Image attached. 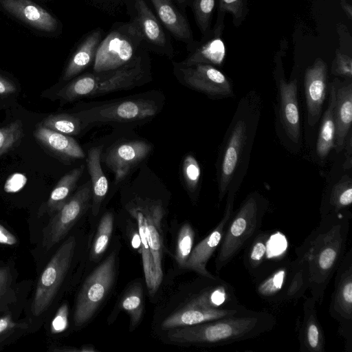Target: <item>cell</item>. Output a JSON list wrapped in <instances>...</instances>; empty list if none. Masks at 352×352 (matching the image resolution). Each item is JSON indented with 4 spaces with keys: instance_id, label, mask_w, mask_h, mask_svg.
<instances>
[{
    "instance_id": "6da1fadb",
    "label": "cell",
    "mask_w": 352,
    "mask_h": 352,
    "mask_svg": "<svg viewBox=\"0 0 352 352\" xmlns=\"http://www.w3.org/2000/svg\"><path fill=\"white\" fill-rule=\"evenodd\" d=\"M351 214L320 217L318 225L296 248V258L309 278V289L322 304L325 291L346 252Z\"/></svg>"
},
{
    "instance_id": "7a4b0ae2",
    "label": "cell",
    "mask_w": 352,
    "mask_h": 352,
    "mask_svg": "<svg viewBox=\"0 0 352 352\" xmlns=\"http://www.w3.org/2000/svg\"><path fill=\"white\" fill-rule=\"evenodd\" d=\"M258 97L252 92L242 98L226 133L218 158L219 200L237 192L247 168L260 115Z\"/></svg>"
},
{
    "instance_id": "3957f363",
    "label": "cell",
    "mask_w": 352,
    "mask_h": 352,
    "mask_svg": "<svg viewBox=\"0 0 352 352\" xmlns=\"http://www.w3.org/2000/svg\"><path fill=\"white\" fill-rule=\"evenodd\" d=\"M276 324L272 314L249 309L195 325L174 328L168 336L180 343L221 346L260 336L271 331Z\"/></svg>"
},
{
    "instance_id": "277c9868",
    "label": "cell",
    "mask_w": 352,
    "mask_h": 352,
    "mask_svg": "<svg viewBox=\"0 0 352 352\" xmlns=\"http://www.w3.org/2000/svg\"><path fill=\"white\" fill-rule=\"evenodd\" d=\"M147 72L142 56L116 69L83 74L58 92L63 100L71 102L84 98L98 97L111 92L126 90L146 82Z\"/></svg>"
},
{
    "instance_id": "5b68a950",
    "label": "cell",
    "mask_w": 352,
    "mask_h": 352,
    "mask_svg": "<svg viewBox=\"0 0 352 352\" xmlns=\"http://www.w3.org/2000/svg\"><path fill=\"white\" fill-rule=\"evenodd\" d=\"M253 278L257 295L272 304L296 302L309 289L307 274L296 258L265 265Z\"/></svg>"
},
{
    "instance_id": "8992f818",
    "label": "cell",
    "mask_w": 352,
    "mask_h": 352,
    "mask_svg": "<svg viewBox=\"0 0 352 352\" xmlns=\"http://www.w3.org/2000/svg\"><path fill=\"white\" fill-rule=\"evenodd\" d=\"M269 201L258 192L248 195L227 226L215 259V269L219 272L245 247L259 232Z\"/></svg>"
},
{
    "instance_id": "52a82bcc",
    "label": "cell",
    "mask_w": 352,
    "mask_h": 352,
    "mask_svg": "<svg viewBox=\"0 0 352 352\" xmlns=\"http://www.w3.org/2000/svg\"><path fill=\"white\" fill-rule=\"evenodd\" d=\"M144 38L134 21L111 32L100 41L94 58L93 69L100 72L116 69L135 58Z\"/></svg>"
},
{
    "instance_id": "ba28073f",
    "label": "cell",
    "mask_w": 352,
    "mask_h": 352,
    "mask_svg": "<svg viewBox=\"0 0 352 352\" xmlns=\"http://www.w3.org/2000/svg\"><path fill=\"white\" fill-rule=\"evenodd\" d=\"M75 248V237L71 236L58 248L42 272L31 305L34 316L42 314L52 303L71 265Z\"/></svg>"
},
{
    "instance_id": "9c48e42d",
    "label": "cell",
    "mask_w": 352,
    "mask_h": 352,
    "mask_svg": "<svg viewBox=\"0 0 352 352\" xmlns=\"http://www.w3.org/2000/svg\"><path fill=\"white\" fill-rule=\"evenodd\" d=\"M116 274V254L111 252L87 277L78 294L74 321L76 326L88 322L109 292Z\"/></svg>"
},
{
    "instance_id": "30bf717a",
    "label": "cell",
    "mask_w": 352,
    "mask_h": 352,
    "mask_svg": "<svg viewBox=\"0 0 352 352\" xmlns=\"http://www.w3.org/2000/svg\"><path fill=\"white\" fill-rule=\"evenodd\" d=\"M329 307L330 316L338 322V333L346 352L352 351V249L346 252L335 273Z\"/></svg>"
},
{
    "instance_id": "8fae6325",
    "label": "cell",
    "mask_w": 352,
    "mask_h": 352,
    "mask_svg": "<svg viewBox=\"0 0 352 352\" xmlns=\"http://www.w3.org/2000/svg\"><path fill=\"white\" fill-rule=\"evenodd\" d=\"M158 108L154 100L138 98L106 103L75 113L86 126L96 122H124L143 120L154 116Z\"/></svg>"
},
{
    "instance_id": "7c38bea8",
    "label": "cell",
    "mask_w": 352,
    "mask_h": 352,
    "mask_svg": "<svg viewBox=\"0 0 352 352\" xmlns=\"http://www.w3.org/2000/svg\"><path fill=\"white\" fill-rule=\"evenodd\" d=\"M92 199L89 180L72 195L43 230V245L47 250L60 241L88 208Z\"/></svg>"
},
{
    "instance_id": "4fadbf2b",
    "label": "cell",
    "mask_w": 352,
    "mask_h": 352,
    "mask_svg": "<svg viewBox=\"0 0 352 352\" xmlns=\"http://www.w3.org/2000/svg\"><path fill=\"white\" fill-rule=\"evenodd\" d=\"M180 79L189 87L221 98L233 96L230 80L214 66L209 64H196L191 66H176Z\"/></svg>"
},
{
    "instance_id": "5bb4252c",
    "label": "cell",
    "mask_w": 352,
    "mask_h": 352,
    "mask_svg": "<svg viewBox=\"0 0 352 352\" xmlns=\"http://www.w3.org/2000/svg\"><path fill=\"white\" fill-rule=\"evenodd\" d=\"M226 195V204L222 218L215 228L192 248L183 268L195 271L202 276H215L207 270L206 265L214 252L219 249L234 212L236 192L229 191Z\"/></svg>"
},
{
    "instance_id": "9a60e30c",
    "label": "cell",
    "mask_w": 352,
    "mask_h": 352,
    "mask_svg": "<svg viewBox=\"0 0 352 352\" xmlns=\"http://www.w3.org/2000/svg\"><path fill=\"white\" fill-rule=\"evenodd\" d=\"M282 65L276 67L279 120L280 126L289 141L297 144L300 139V125L297 96V79L287 82Z\"/></svg>"
},
{
    "instance_id": "2e32d148",
    "label": "cell",
    "mask_w": 352,
    "mask_h": 352,
    "mask_svg": "<svg viewBox=\"0 0 352 352\" xmlns=\"http://www.w3.org/2000/svg\"><path fill=\"white\" fill-rule=\"evenodd\" d=\"M142 210L146 224V235L151 252L155 269V283L159 288L163 278L162 267V221L164 209L160 203L150 199L137 197L134 199Z\"/></svg>"
},
{
    "instance_id": "e0dca14e",
    "label": "cell",
    "mask_w": 352,
    "mask_h": 352,
    "mask_svg": "<svg viewBox=\"0 0 352 352\" xmlns=\"http://www.w3.org/2000/svg\"><path fill=\"white\" fill-rule=\"evenodd\" d=\"M316 300L311 296L302 304V312L296 323L300 352H324L325 336L317 316Z\"/></svg>"
},
{
    "instance_id": "ac0fdd59",
    "label": "cell",
    "mask_w": 352,
    "mask_h": 352,
    "mask_svg": "<svg viewBox=\"0 0 352 352\" xmlns=\"http://www.w3.org/2000/svg\"><path fill=\"white\" fill-rule=\"evenodd\" d=\"M150 144L142 140L120 143L111 148L105 155V164L113 172L116 182L122 181L131 170L149 154Z\"/></svg>"
},
{
    "instance_id": "d6986e66",
    "label": "cell",
    "mask_w": 352,
    "mask_h": 352,
    "mask_svg": "<svg viewBox=\"0 0 352 352\" xmlns=\"http://www.w3.org/2000/svg\"><path fill=\"white\" fill-rule=\"evenodd\" d=\"M327 67L322 59H316L305 74V91L309 124L320 117L327 91Z\"/></svg>"
},
{
    "instance_id": "ffe728a7",
    "label": "cell",
    "mask_w": 352,
    "mask_h": 352,
    "mask_svg": "<svg viewBox=\"0 0 352 352\" xmlns=\"http://www.w3.org/2000/svg\"><path fill=\"white\" fill-rule=\"evenodd\" d=\"M223 13H218L214 28L206 33L205 38L192 52L182 63V66H191L196 64H209L220 66L225 58L226 47L221 38L223 28Z\"/></svg>"
},
{
    "instance_id": "44dd1931",
    "label": "cell",
    "mask_w": 352,
    "mask_h": 352,
    "mask_svg": "<svg viewBox=\"0 0 352 352\" xmlns=\"http://www.w3.org/2000/svg\"><path fill=\"white\" fill-rule=\"evenodd\" d=\"M336 125L334 148L340 152L344 147L345 139L351 130L352 83L351 80H338L334 105Z\"/></svg>"
},
{
    "instance_id": "7402d4cb",
    "label": "cell",
    "mask_w": 352,
    "mask_h": 352,
    "mask_svg": "<svg viewBox=\"0 0 352 352\" xmlns=\"http://www.w3.org/2000/svg\"><path fill=\"white\" fill-rule=\"evenodd\" d=\"M0 4L7 12L38 30L50 32L57 28L56 19L30 0H0Z\"/></svg>"
},
{
    "instance_id": "603a6c76",
    "label": "cell",
    "mask_w": 352,
    "mask_h": 352,
    "mask_svg": "<svg viewBox=\"0 0 352 352\" xmlns=\"http://www.w3.org/2000/svg\"><path fill=\"white\" fill-rule=\"evenodd\" d=\"M34 136L45 148L63 160L69 161L85 157L81 146L69 135L39 124L35 130Z\"/></svg>"
},
{
    "instance_id": "cb8c5ba5",
    "label": "cell",
    "mask_w": 352,
    "mask_h": 352,
    "mask_svg": "<svg viewBox=\"0 0 352 352\" xmlns=\"http://www.w3.org/2000/svg\"><path fill=\"white\" fill-rule=\"evenodd\" d=\"M162 23L177 39L186 43L192 41L190 26L170 0H151Z\"/></svg>"
},
{
    "instance_id": "d4e9b609",
    "label": "cell",
    "mask_w": 352,
    "mask_h": 352,
    "mask_svg": "<svg viewBox=\"0 0 352 352\" xmlns=\"http://www.w3.org/2000/svg\"><path fill=\"white\" fill-rule=\"evenodd\" d=\"M135 19L144 40L160 50H168L164 32L158 20L144 0H136Z\"/></svg>"
},
{
    "instance_id": "484cf974",
    "label": "cell",
    "mask_w": 352,
    "mask_h": 352,
    "mask_svg": "<svg viewBox=\"0 0 352 352\" xmlns=\"http://www.w3.org/2000/svg\"><path fill=\"white\" fill-rule=\"evenodd\" d=\"M273 236L270 232H258L245 245L243 261L252 277L265 265L270 252L273 249Z\"/></svg>"
},
{
    "instance_id": "4316f807",
    "label": "cell",
    "mask_w": 352,
    "mask_h": 352,
    "mask_svg": "<svg viewBox=\"0 0 352 352\" xmlns=\"http://www.w3.org/2000/svg\"><path fill=\"white\" fill-rule=\"evenodd\" d=\"M102 147L96 146L89 149L87 158L89 173L92 187L91 209L94 215H97L109 189L108 180L100 164Z\"/></svg>"
},
{
    "instance_id": "83f0119b",
    "label": "cell",
    "mask_w": 352,
    "mask_h": 352,
    "mask_svg": "<svg viewBox=\"0 0 352 352\" xmlns=\"http://www.w3.org/2000/svg\"><path fill=\"white\" fill-rule=\"evenodd\" d=\"M100 30L91 32L78 46L69 60L63 74V80H69L76 76L94 60L97 48L101 41Z\"/></svg>"
},
{
    "instance_id": "f1b7e54d",
    "label": "cell",
    "mask_w": 352,
    "mask_h": 352,
    "mask_svg": "<svg viewBox=\"0 0 352 352\" xmlns=\"http://www.w3.org/2000/svg\"><path fill=\"white\" fill-rule=\"evenodd\" d=\"M126 209L137 221L138 232L141 240V254L144 277L149 293L151 295H153L157 291L158 288L155 283L152 254L146 235L145 218L142 210L134 200L129 204Z\"/></svg>"
},
{
    "instance_id": "f546056e",
    "label": "cell",
    "mask_w": 352,
    "mask_h": 352,
    "mask_svg": "<svg viewBox=\"0 0 352 352\" xmlns=\"http://www.w3.org/2000/svg\"><path fill=\"white\" fill-rule=\"evenodd\" d=\"M338 80V79L336 78L331 83L328 106L323 115L318 133L316 151L321 159H324L334 147L336 133L334 105Z\"/></svg>"
},
{
    "instance_id": "4dcf8cb0",
    "label": "cell",
    "mask_w": 352,
    "mask_h": 352,
    "mask_svg": "<svg viewBox=\"0 0 352 352\" xmlns=\"http://www.w3.org/2000/svg\"><path fill=\"white\" fill-rule=\"evenodd\" d=\"M352 203V182L351 177L344 175L331 189L323 200L320 217L331 214H351L347 212Z\"/></svg>"
},
{
    "instance_id": "1f68e13d",
    "label": "cell",
    "mask_w": 352,
    "mask_h": 352,
    "mask_svg": "<svg viewBox=\"0 0 352 352\" xmlns=\"http://www.w3.org/2000/svg\"><path fill=\"white\" fill-rule=\"evenodd\" d=\"M223 316L219 312L190 306L186 304L179 311L166 318L162 323L165 329H174L192 326L221 318Z\"/></svg>"
},
{
    "instance_id": "d6a6232c",
    "label": "cell",
    "mask_w": 352,
    "mask_h": 352,
    "mask_svg": "<svg viewBox=\"0 0 352 352\" xmlns=\"http://www.w3.org/2000/svg\"><path fill=\"white\" fill-rule=\"evenodd\" d=\"M81 165L65 174L52 190L45 205V211L49 214L56 212L72 197L76 184L84 171Z\"/></svg>"
},
{
    "instance_id": "836d02e7",
    "label": "cell",
    "mask_w": 352,
    "mask_h": 352,
    "mask_svg": "<svg viewBox=\"0 0 352 352\" xmlns=\"http://www.w3.org/2000/svg\"><path fill=\"white\" fill-rule=\"evenodd\" d=\"M40 124L67 135H76L85 126L75 113L52 114L45 118Z\"/></svg>"
},
{
    "instance_id": "e575fe53",
    "label": "cell",
    "mask_w": 352,
    "mask_h": 352,
    "mask_svg": "<svg viewBox=\"0 0 352 352\" xmlns=\"http://www.w3.org/2000/svg\"><path fill=\"white\" fill-rule=\"evenodd\" d=\"M113 215L111 212L105 213L101 218L92 244L91 259L97 260L105 252L113 232Z\"/></svg>"
},
{
    "instance_id": "d590c367",
    "label": "cell",
    "mask_w": 352,
    "mask_h": 352,
    "mask_svg": "<svg viewBox=\"0 0 352 352\" xmlns=\"http://www.w3.org/2000/svg\"><path fill=\"white\" fill-rule=\"evenodd\" d=\"M121 307L129 314L131 325L136 326L142 318L144 307L141 284H135L126 292L121 300Z\"/></svg>"
},
{
    "instance_id": "8d00e7d4",
    "label": "cell",
    "mask_w": 352,
    "mask_h": 352,
    "mask_svg": "<svg viewBox=\"0 0 352 352\" xmlns=\"http://www.w3.org/2000/svg\"><path fill=\"white\" fill-rule=\"evenodd\" d=\"M195 241V231L189 223L180 228L177 240L176 260L179 266L184 267L191 251Z\"/></svg>"
},
{
    "instance_id": "74e56055",
    "label": "cell",
    "mask_w": 352,
    "mask_h": 352,
    "mask_svg": "<svg viewBox=\"0 0 352 352\" xmlns=\"http://www.w3.org/2000/svg\"><path fill=\"white\" fill-rule=\"evenodd\" d=\"M23 136V124L16 120L0 127V157L14 147Z\"/></svg>"
},
{
    "instance_id": "f35d334b",
    "label": "cell",
    "mask_w": 352,
    "mask_h": 352,
    "mask_svg": "<svg viewBox=\"0 0 352 352\" xmlns=\"http://www.w3.org/2000/svg\"><path fill=\"white\" fill-rule=\"evenodd\" d=\"M216 0H195L193 10L197 23L202 32L205 34L210 28L212 14L215 6Z\"/></svg>"
},
{
    "instance_id": "ab89813d",
    "label": "cell",
    "mask_w": 352,
    "mask_h": 352,
    "mask_svg": "<svg viewBox=\"0 0 352 352\" xmlns=\"http://www.w3.org/2000/svg\"><path fill=\"white\" fill-rule=\"evenodd\" d=\"M182 172L188 189L190 192H195L199 183L201 169L197 160L192 155H188L185 157Z\"/></svg>"
},
{
    "instance_id": "60d3db41",
    "label": "cell",
    "mask_w": 352,
    "mask_h": 352,
    "mask_svg": "<svg viewBox=\"0 0 352 352\" xmlns=\"http://www.w3.org/2000/svg\"><path fill=\"white\" fill-rule=\"evenodd\" d=\"M331 72L333 75L341 76L346 80H351L352 59L351 56L338 50L332 64Z\"/></svg>"
},
{
    "instance_id": "b9f144b4",
    "label": "cell",
    "mask_w": 352,
    "mask_h": 352,
    "mask_svg": "<svg viewBox=\"0 0 352 352\" xmlns=\"http://www.w3.org/2000/svg\"><path fill=\"white\" fill-rule=\"evenodd\" d=\"M27 328L25 323L15 322L8 314L0 318V344L18 331Z\"/></svg>"
},
{
    "instance_id": "7bdbcfd3",
    "label": "cell",
    "mask_w": 352,
    "mask_h": 352,
    "mask_svg": "<svg viewBox=\"0 0 352 352\" xmlns=\"http://www.w3.org/2000/svg\"><path fill=\"white\" fill-rule=\"evenodd\" d=\"M244 9V0H219V12L231 13L234 22L242 18Z\"/></svg>"
},
{
    "instance_id": "ee69618b",
    "label": "cell",
    "mask_w": 352,
    "mask_h": 352,
    "mask_svg": "<svg viewBox=\"0 0 352 352\" xmlns=\"http://www.w3.org/2000/svg\"><path fill=\"white\" fill-rule=\"evenodd\" d=\"M68 326V306L63 304L58 309L51 324V331L59 333L65 331Z\"/></svg>"
},
{
    "instance_id": "f6af8a7d",
    "label": "cell",
    "mask_w": 352,
    "mask_h": 352,
    "mask_svg": "<svg viewBox=\"0 0 352 352\" xmlns=\"http://www.w3.org/2000/svg\"><path fill=\"white\" fill-rule=\"evenodd\" d=\"M12 276L11 270L8 266L0 267V302L10 292Z\"/></svg>"
},
{
    "instance_id": "bcb514c9",
    "label": "cell",
    "mask_w": 352,
    "mask_h": 352,
    "mask_svg": "<svg viewBox=\"0 0 352 352\" xmlns=\"http://www.w3.org/2000/svg\"><path fill=\"white\" fill-rule=\"evenodd\" d=\"M27 182V177L21 173L12 175L6 182L4 190L7 192H16L19 191Z\"/></svg>"
},
{
    "instance_id": "7dc6e473",
    "label": "cell",
    "mask_w": 352,
    "mask_h": 352,
    "mask_svg": "<svg viewBox=\"0 0 352 352\" xmlns=\"http://www.w3.org/2000/svg\"><path fill=\"white\" fill-rule=\"evenodd\" d=\"M16 243L17 239L16 236L0 223V243L14 245L16 244Z\"/></svg>"
},
{
    "instance_id": "c3c4849f",
    "label": "cell",
    "mask_w": 352,
    "mask_h": 352,
    "mask_svg": "<svg viewBox=\"0 0 352 352\" xmlns=\"http://www.w3.org/2000/svg\"><path fill=\"white\" fill-rule=\"evenodd\" d=\"M16 91V87L8 79L0 75V94L7 95L12 94Z\"/></svg>"
},
{
    "instance_id": "681fc988",
    "label": "cell",
    "mask_w": 352,
    "mask_h": 352,
    "mask_svg": "<svg viewBox=\"0 0 352 352\" xmlns=\"http://www.w3.org/2000/svg\"><path fill=\"white\" fill-rule=\"evenodd\" d=\"M351 130L349 132L344 142L346 148V161L344 164V169H349L351 168Z\"/></svg>"
},
{
    "instance_id": "f907efd6",
    "label": "cell",
    "mask_w": 352,
    "mask_h": 352,
    "mask_svg": "<svg viewBox=\"0 0 352 352\" xmlns=\"http://www.w3.org/2000/svg\"><path fill=\"white\" fill-rule=\"evenodd\" d=\"M341 7L345 12L346 16L351 19H352V8L351 4L347 3L345 0H342L340 2Z\"/></svg>"
}]
</instances>
